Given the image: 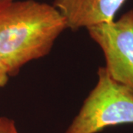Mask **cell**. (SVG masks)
Wrapping results in <instances>:
<instances>
[{
  "label": "cell",
  "mask_w": 133,
  "mask_h": 133,
  "mask_svg": "<svg viewBox=\"0 0 133 133\" xmlns=\"http://www.w3.org/2000/svg\"><path fill=\"white\" fill-rule=\"evenodd\" d=\"M127 0H54L52 5L65 19L67 29L81 28L115 20V16Z\"/></svg>",
  "instance_id": "obj_4"
},
{
  "label": "cell",
  "mask_w": 133,
  "mask_h": 133,
  "mask_svg": "<svg viewBox=\"0 0 133 133\" xmlns=\"http://www.w3.org/2000/svg\"><path fill=\"white\" fill-rule=\"evenodd\" d=\"M0 133H19L15 121L8 117H0Z\"/></svg>",
  "instance_id": "obj_5"
},
{
  "label": "cell",
  "mask_w": 133,
  "mask_h": 133,
  "mask_svg": "<svg viewBox=\"0 0 133 133\" xmlns=\"http://www.w3.org/2000/svg\"><path fill=\"white\" fill-rule=\"evenodd\" d=\"M66 29L65 19L52 5L36 0L1 2L0 56L10 76L47 56Z\"/></svg>",
  "instance_id": "obj_1"
},
{
  "label": "cell",
  "mask_w": 133,
  "mask_h": 133,
  "mask_svg": "<svg viewBox=\"0 0 133 133\" xmlns=\"http://www.w3.org/2000/svg\"><path fill=\"white\" fill-rule=\"evenodd\" d=\"M98 80L64 133H98L110 127L133 124V92L100 66Z\"/></svg>",
  "instance_id": "obj_2"
},
{
  "label": "cell",
  "mask_w": 133,
  "mask_h": 133,
  "mask_svg": "<svg viewBox=\"0 0 133 133\" xmlns=\"http://www.w3.org/2000/svg\"><path fill=\"white\" fill-rule=\"evenodd\" d=\"M87 30L104 53L109 77L133 92V9Z\"/></svg>",
  "instance_id": "obj_3"
},
{
  "label": "cell",
  "mask_w": 133,
  "mask_h": 133,
  "mask_svg": "<svg viewBox=\"0 0 133 133\" xmlns=\"http://www.w3.org/2000/svg\"><path fill=\"white\" fill-rule=\"evenodd\" d=\"M10 1H14V0H0V3L1 2H10Z\"/></svg>",
  "instance_id": "obj_7"
},
{
  "label": "cell",
  "mask_w": 133,
  "mask_h": 133,
  "mask_svg": "<svg viewBox=\"0 0 133 133\" xmlns=\"http://www.w3.org/2000/svg\"><path fill=\"white\" fill-rule=\"evenodd\" d=\"M10 77V71L5 61L0 56V88L5 87Z\"/></svg>",
  "instance_id": "obj_6"
}]
</instances>
